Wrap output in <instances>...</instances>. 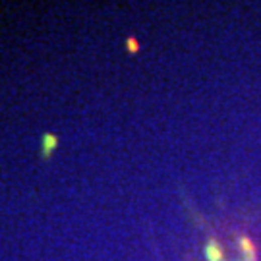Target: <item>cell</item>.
<instances>
[{
	"label": "cell",
	"instance_id": "obj_2",
	"mask_svg": "<svg viewBox=\"0 0 261 261\" xmlns=\"http://www.w3.org/2000/svg\"><path fill=\"white\" fill-rule=\"evenodd\" d=\"M128 47H130V50H137V43L134 39H130V41H128Z\"/></svg>",
	"mask_w": 261,
	"mask_h": 261
},
{
	"label": "cell",
	"instance_id": "obj_1",
	"mask_svg": "<svg viewBox=\"0 0 261 261\" xmlns=\"http://www.w3.org/2000/svg\"><path fill=\"white\" fill-rule=\"evenodd\" d=\"M58 147V136H54V134H43V137H41V149H39V153L43 155V157H49L52 151Z\"/></svg>",
	"mask_w": 261,
	"mask_h": 261
}]
</instances>
